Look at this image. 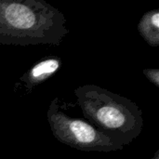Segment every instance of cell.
I'll return each mask as SVG.
<instances>
[{
  "label": "cell",
  "mask_w": 159,
  "mask_h": 159,
  "mask_svg": "<svg viewBox=\"0 0 159 159\" xmlns=\"http://www.w3.org/2000/svg\"><path fill=\"white\" fill-rule=\"evenodd\" d=\"M70 33L64 15L44 0H0V44L60 46Z\"/></svg>",
  "instance_id": "6da1fadb"
},
{
  "label": "cell",
  "mask_w": 159,
  "mask_h": 159,
  "mask_svg": "<svg viewBox=\"0 0 159 159\" xmlns=\"http://www.w3.org/2000/svg\"><path fill=\"white\" fill-rule=\"evenodd\" d=\"M74 92L86 120L113 141L125 146L141 135L144 118L136 102L93 84L78 87Z\"/></svg>",
  "instance_id": "7a4b0ae2"
},
{
  "label": "cell",
  "mask_w": 159,
  "mask_h": 159,
  "mask_svg": "<svg viewBox=\"0 0 159 159\" xmlns=\"http://www.w3.org/2000/svg\"><path fill=\"white\" fill-rule=\"evenodd\" d=\"M47 119L54 138L75 150L110 153L124 148L88 120L75 118L66 114L59 97H55L50 102L47 111Z\"/></svg>",
  "instance_id": "3957f363"
},
{
  "label": "cell",
  "mask_w": 159,
  "mask_h": 159,
  "mask_svg": "<svg viewBox=\"0 0 159 159\" xmlns=\"http://www.w3.org/2000/svg\"><path fill=\"white\" fill-rule=\"evenodd\" d=\"M62 61L59 56L48 55L32 65L15 83L14 91H21L29 95L39 85L55 75L60 70Z\"/></svg>",
  "instance_id": "277c9868"
},
{
  "label": "cell",
  "mask_w": 159,
  "mask_h": 159,
  "mask_svg": "<svg viewBox=\"0 0 159 159\" xmlns=\"http://www.w3.org/2000/svg\"><path fill=\"white\" fill-rule=\"evenodd\" d=\"M137 29L143 40L150 46H159V9L155 8L145 12L141 18Z\"/></svg>",
  "instance_id": "5b68a950"
},
{
  "label": "cell",
  "mask_w": 159,
  "mask_h": 159,
  "mask_svg": "<svg viewBox=\"0 0 159 159\" xmlns=\"http://www.w3.org/2000/svg\"><path fill=\"white\" fill-rule=\"evenodd\" d=\"M143 75L146 78L153 83L157 89L159 88V69L158 68H147L143 70Z\"/></svg>",
  "instance_id": "8992f818"
},
{
  "label": "cell",
  "mask_w": 159,
  "mask_h": 159,
  "mask_svg": "<svg viewBox=\"0 0 159 159\" xmlns=\"http://www.w3.org/2000/svg\"><path fill=\"white\" fill-rule=\"evenodd\" d=\"M152 159H159V150H157Z\"/></svg>",
  "instance_id": "52a82bcc"
}]
</instances>
